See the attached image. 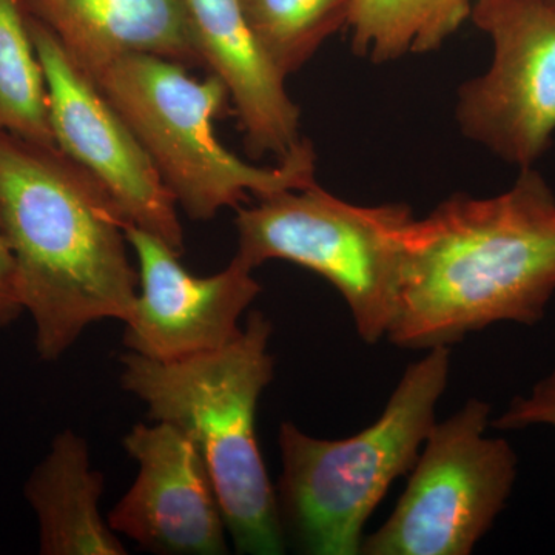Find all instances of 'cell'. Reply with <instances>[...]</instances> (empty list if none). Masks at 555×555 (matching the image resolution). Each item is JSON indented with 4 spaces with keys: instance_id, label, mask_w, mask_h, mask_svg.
Wrapping results in <instances>:
<instances>
[{
    "instance_id": "1",
    "label": "cell",
    "mask_w": 555,
    "mask_h": 555,
    "mask_svg": "<svg viewBox=\"0 0 555 555\" xmlns=\"http://www.w3.org/2000/svg\"><path fill=\"white\" fill-rule=\"evenodd\" d=\"M554 295L555 196L529 167L502 195H455L412 219L386 338L429 350L503 321L534 326Z\"/></svg>"
},
{
    "instance_id": "2",
    "label": "cell",
    "mask_w": 555,
    "mask_h": 555,
    "mask_svg": "<svg viewBox=\"0 0 555 555\" xmlns=\"http://www.w3.org/2000/svg\"><path fill=\"white\" fill-rule=\"evenodd\" d=\"M0 222L40 360H60L98 321L129 318L139 275L126 221L60 149L0 131Z\"/></svg>"
},
{
    "instance_id": "3",
    "label": "cell",
    "mask_w": 555,
    "mask_h": 555,
    "mask_svg": "<svg viewBox=\"0 0 555 555\" xmlns=\"http://www.w3.org/2000/svg\"><path fill=\"white\" fill-rule=\"evenodd\" d=\"M272 323L251 312L222 349L178 361L120 357L122 389L195 444L240 554L278 555L286 539L257 436L259 398L273 379Z\"/></svg>"
},
{
    "instance_id": "4",
    "label": "cell",
    "mask_w": 555,
    "mask_h": 555,
    "mask_svg": "<svg viewBox=\"0 0 555 555\" xmlns=\"http://www.w3.org/2000/svg\"><path fill=\"white\" fill-rule=\"evenodd\" d=\"M451 371L449 347L406 369L374 425L345 440L280 427L278 516L286 543L310 555L361 554L364 526L393 481L414 467Z\"/></svg>"
},
{
    "instance_id": "5",
    "label": "cell",
    "mask_w": 555,
    "mask_h": 555,
    "mask_svg": "<svg viewBox=\"0 0 555 555\" xmlns=\"http://www.w3.org/2000/svg\"><path fill=\"white\" fill-rule=\"evenodd\" d=\"M94 82L189 218L207 221L248 195L259 199L317 184L309 141L299 142L275 167L251 166L221 144L215 120L224 115L230 96L210 73L199 80L179 62L133 54L109 65Z\"/></svg>"
},
{
    "instance_id": "6",
    "label": "cell",
    "mask_w": 555,
    "mask_h": 555,
    "mask_svg": "<svg viewBox=\"0 0 555 555\" xmlns=\"http://www.w3.org/2000/svg\"><path fill=\"white\" fill-rule=\"evenodd\" d=\"M414 218L406 204L357 206L318 184L286 190L240 208L235 257L254 270L283 259L323 276L345 298L361 339L375 345L392 323Z\"/></svg>"
},
{
    "instance_id": "7",
    "label": "cell",
    "mask_w": 555,
    "mask_h": 555,
    "mask_svg": "<svg viewBox=\"0 0 555 555\" xmlns=\"http://www.w3.org/2000/svg\"><path fill=\"white\" fill-rule=\"evenodd\" d=\"M491 406L470 398L436 423L386 524L364 537L366 555H467L494 525L517 477V455L486 436Z\"/></svg>"
},
{
    "instance_id": "8",
    "label": "cell",
    "mask_w": 555,
    "mask_h": 555,
    "mask_svg": "<svg viewBox=\"0 0 555 555\" xmlns=\"http://www.w3.org/2000/svg\"><path fill=\"white\" fill-rule=\"evenodd\" d=\"M470 17L491 39L492 62L460 89V129L529 169L555 133V0H476Z\"/></svg>"
},
{
    "instance_id": "9",
    "label": "cell",
    "mask_w": 555,
    "mask_h": 555,
    "mask_svg": "<svg viewBox=\"0 0 555 555\" xmlns=\"http://www.w3.org/2000/svg\"><path fill=\"white\" fill-rule=\"evenodd\" d=\"M57 149L100 182L127 225L163 240L182 257L178 204L129 124L49 28L28 17Z\"/></svg>"
},
{
    "instance_id": "10",
    "label": "cell",
    "mask_w": 555,
    "mask_h": 555,
    "mask_svg": "<svg viewBox=\"0 0 555 555\" xmlns=\"http://www.w3.org/2000/svg\"><path fill=\"white\" fill-rule=\"evenodd\" d=\"M124 230L139 275L137 301L124 321L129 352L178 361L215 352L238 337L241 317L262 291L254 269L235 257L215 275L195 276L163 240L133 225Z\"/></svg>"
},
{
    "instance_id": "11",
    "label": "cell",
    "mask_w": 555,
    "mask_h": 555,
    "mask_svg": "<svg viewBox=\"0 0 555 555\" xmlns=\"http://www.w3.org/2000/svg\"><path fill=\"white\" fill-rule=\"evenodd\" d=\"M122 444L139 470L109 513V528L156 554H228V526L195 444L163 422L139 423Z\"/></svg>"
},
{
    "instance_id": "12",
    "label": "cell",
    "mask_w": 555,
    "mask_h": 555,
    "mask_svg": "<svg viewBox=\"0 0 555 555\" xmlns=\"http://www.w3.org/2000/svg\"><path fill=\"white\" fill-rule=\"evenodd\" d=\"M204 68L229 91L254 158H286L299 139V108L244 14L241 0H185Z\"/></svg>"
},
{
    "instance_id": "13",
    "label": "cell",
    "mask_w": 555,
    "mask_h": 555,
    "mask_svg": "<svg viewBox=\"0 0 555 555\" xmlns=\"http://www.w3.org/2000/svg\"><path fill=\"white\" fill-rule=\"evenodd\" d=\"M25 14L60 40L69 57L96 79L133 54L203 67L185 0H20Z\"/></svg>"
},
{
    "instance_id": "14",
    "label": "cell",
    "mask_w": 555,
    "mask_h": 555,
    "mask_svg": "<svg viewBox=\"0 0 555 555\" xmlns=\"http://www.w3.org/2000/svg\"><path fill=\"white\" fill-rule=\"evenodd\" d=\"M24 491L38 518L40 554H127L101 516L104 477L91 469L86 438L75 430L65 429L54 437Z\"/></svg>"
},
{
    "instance_id": "15",
    "label": "cell",
    "mask_w": 555,
    "mask_h": 555,
    "mask_svg": "<svg viewBox=\"0 0 555 555\" xmlns=\"http://www.w3.org/2000/svg\"><path fill=\"white\" fill-rule=\"evenodd\" d=\"M474 0H352L349 24L358 56L400 60L440 49L473 13Z\"/></svg>"
},
{
    "instance_id": "16",
    "label": "cell",
    "mask_w": 555,
    "mask_h": 555,
    "mask_svg": "<svg viewBox=\"0 0 555 555\" xmlns=\"http://www.w3.org/2000/svg\"><path fill=\"white\" fill-rule=\"evenodd\" d=\"M0 131L57 147L46 78L20 0H0Z\"/></svg>"
},
{
    "instance_id": "17",
    "label": "cell",
    "mask_w": 555,
    "mask_h": 555,
    "mask_svg": "<svg viewBox=\"0 0 555 555\" xmlns=\"http://www.w3.org/2000/svg\"><path fill=\"white\" fill-rule=\"evenodd\" d=\"M241 7L270 61L287 78L347 27L352 0H241Z\"/></svg>"
},
{
    "instance_id": "18",
    "label": "cell",
    "mask_w": 555,
    "mask_h": 555,
    "mask_svg": "<svg viewBox=\"0 0 555 555\" xmlns=\"http://www.w3.org/2000/svg\"><path fill=\"white\" fill-rule=\"evenodd\" d=\"M539 425L555 427V366L547 377L537 383L528 397H517L505 414L494 422L500 430Z\"/></svg>"
},
{
    "instance_id": "19",
    "label": "cell",
    "mask_w": 555,
    "mask_h": 555,
    "mask_svg": "<svg viewBox=\"0 0 555 555\" xmlns=\"http://www.w3.org/2000/svg\"><path fill=\"white\" fill-rule=\"evenodd\" d=\"M24 313L17 286L16 261L0 222V328L10 327Z\"/></svg>"
}]
</instances>
